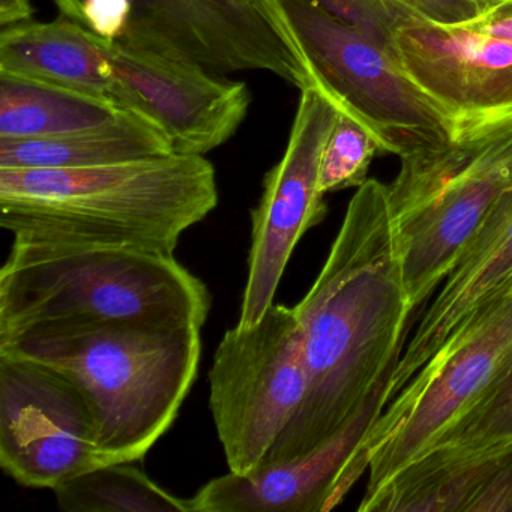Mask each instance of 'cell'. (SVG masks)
Wrapping results in <instances>:
<instances>
[{"label":"cell","instance_id":"obj_7","mask_svg":"<svg viewBox=\"0 0 512 512\" xmlns=\"http://www.w3.org/2000/svg\"><path fill=\"white\" fill-rule=\"evenodd\" d=\"M512 365V289L475 314L386 404L364 442L365 494L439 442Z\"/></svg>","mask_w":512,"mask_h":512},{"label":"cell","instance_id":"obj_10","mask_svg":"<svg viewBox=\"0 0 512 512\" xmlns=\"http://www.w3.org/2000/svg\"><path fill=\"white\" fill-rule=\"evenodd\" d=\"M337 115V106L319 88L301 89L286 151L265 176L262 196L251 212L247 286L238 322L242 328L259 323L274 305L296 244L325 220L320 161Z\"/></svg>","mask_w":512,"mask_h":512},{"label":"cell","instance_id":"obj_14","mask_svg":"<svg viewBox=\"0 0 512 512\" xmlns=\"http://www.w3.org/2000/svg\"><path fill=\"white\" fill-rule=\"evenodd\" d=\"M512 287V188L500 197L425 311L389 380L395 397L482 308Z\"/></svg>","mask_w":512,"mask_h":512},{"label":"cell","instance_id":"obj_13","mask_svg":"<svg viewBox=\"0 0 512 512\" xmlns=\"http://www.w3.org/2000/svg\"><path fill=\"white\" fill-rule=\"evenodd\" d=\"M106 49L134 110L163 128L175 154L206 155L224 145L247 118L251 94L244 82L119 41L106 40Z\"/></svg>","mask_w":512,"mask_h":512},{"label":"cell","instance_id":"obj_18","mask_svg":"<svg viewBox=\"0 0 512 512\" xmlns=\"http://www.w3.org/2000/svg\"><path fill=\"white\" fill-rule=\"evenodd\" d=\"M122 110L103 101L0 74V139H43L103 127Z\"/></svg>","mask_w":512,"mask_h":512},{"label":"cell","instance_id":"obj_20","mask_svg":"<svg viewBox=\"0 0 512 512\" xmlns=\"http://www.w3.org/2000/svg\"><path fill=\"white\" fill-rule=\"evenodd\" d=\"M377 152L382 148L376 136L352 113L338 109L320 161V191L326 196L361 187Z\"/></svg>","mask_w":512,"mask_h":512},{"label":"cell","instance_id":"obj_26","mask_svg":"<svg viewBox=\"0 0 512 512\" xmlns=\"http://www.w3.org/2000/svg\"><path fill=\"white\" fill-rule=\"evenodd\" d=\"M470 2H473V4H475L479 10L484 11L487 10V8H491L494 7V5L500 4V2H503V0H470Z\"/></svg>","mask_w":512,"mask_h":512},{"label":"cell","instance_id":"obj_22","mask_svg":"<svg viewBox=\"0 0 512 512\" xmlns=\"http://www.w3.org/2000/svg\"><path fill=\"white\" fill-rule=\"evenodd\" d=\"M329 13L391 49L395 31L415 19L391 0H314Z\"/></svg>","mask_w":512,"mask_h":512},{"label":"cell","instance_id":"obj_19","mask_svg":"<svg viewBox=\"0 0 512 512\" xmlns=\"http://www.w3.org/2000/svg\"><path fill=\"white\" fill-rule=\"evenodd\" d=\"M133 463L94 467L53 488L65 512H191L179 499L152 481Z\"/></svg>","mask_w":512,"mask_h":512},{"label":"cell","instance_id":"obj_9","mask_svg":"<svg viewBox=\"0 0 512 512\" xmlns=\"http://www.w3.org/2000/svg\"><path fill=\"white\" fill-rule=\"evenodd\" d=\"M106 464L91 409L55 368L0 353V466L29 488H55Z\"/></svg>","mask_w":512,"mask_h":512},{"label":"cell","instance_id":"obj_24","mask_svg":"<svg viewBox=\"0 0 512 512\" xmlns=\"http://www.w3.org/2000/svg\"><path fill=\"white\" fill-rule=\"evenodd\" d=\"M34 13L31 0H0V26L2 28L31 22Z\"/></svg>","mask_w":512,"mask_h":512},{"label":"cell","instance_id":"obj_2","mask_svg":"<svg viewBox=\"0 0 512 512\" xmlns=\"http://www.w3.org/2000/svg\"><path fill=\"white\" fill-rule=\"evenodd\" d=\"M218 205L205 155L86 169H0V227L16 241L133 245L173 254Z\"/></svg>","mask_w":512,"mask_h":512},{"label":"cell","instance_id":"obj_6","mask_svg":"<svg viewBox=\"0 0 512 512\" xmlns=\"http://www.w3.org/2000/svg\"><path fill=\"white\" fill-rule=\"evenodd\" d=\"M308 76L400 160L443 148L454 121L407 76L391 49L314 0H251Z\"/></svg>","mask_w":512,"mask_h":512},{"label":"cell","instance_id":"obj_23","mask_svg":"<svg viewBox=\"0 0 512 512\" xmlns=\"http://www.w3.org/2000/svg\"><path fill=\"white\" fill-rule=\"evenodd\" d=\"M415 19L437 25H458L482 13L470 0H391Z\"/></svg>","mask_w":512,"mask_h":512},{"label":"cell","instance_id":"obj_1","mask_svg":"<svg viewBox=\"0 0 512 512\" xmlns=\"http://www.w3.org/2000/svg\"><path fill=\"white\" fill-rule=\"evenodd\" d=\"M293 310L307 391L262 466L301 457L334 436L392 377L403 355L415 308L388 185L368 179L356 188L319 277Z\"/></svg>","mask_w":512,"mask_h":512},{"label":"cell","instance_id":"obj_27","mask_svg":"<svg viewBox=\"0 0 512 512\" xmlns=\"http://www.w3.org/2000/svg\"><path fill=\"white\" fill-rule=\"evenodd\" d=\"M511 289H512V287H511ZM511 289H509V290H511Z\"/></svg>","mask_w":512,"mask_h":512},{"label":"cell","instance_id":"obj_11","mask_svg":"<svg viewBox=\"0 0 512 512\" xmlns=\"http://www.w3.org/2000/svg\"><path fill=\"white\" fill-rule=\"evenodd\" d=\"M391 50L454 125L512 107V0L458 25L409 20Z\"/></svg>","mask_w":512,"mask_h":512},{"label":"cell","instance_id":"obj_3","mask_svg":"<svg viewBox=\"0 0 512 512\" xmlns=\"http://www.w3.org/2000/svg\"><path fill=\"white\" fill-rule=\"evenodd\" d=\"M202 329L140 322L41 326L0 353L55 368L76 385L106 464L134 463L172 427L199 371Z\"/></svg>","mask_w":512,"mask_h":512},{"label":"cell","instance_id":"obj_12","mask_svg":"<svg viewBox=\"0 0 512 512\" xmlns=\"http://www.w3.org/2000/svg\"><path fill=\"white\" fill-rule=\"evenodd\" d=\"M389 380L322 445L293 460L263 464L247 475L229 472L211 479L188 499L191 512L331 511L368 470L364 442L391 401Z\"/></svg>","mask_w":512,"mask_h":512},{"label":"cell","instance_id":"obj_4","mask_svg":"<svg viewBox=\"0 0 512 512\" xmlns=\"http://www.w3.org/2000/svg\"><path fill=\"white\" fill-rule=\"evenodd\" d=\"M211 293L173 254L16 241L0 269V343L41 326L140 322L202 329Z\"/></svg>","mask_w":512,"mask_h":512},{"label":"cell","instance_id":"obj_16","mask_svg":"<svg viewBox=\"0 0 512 512\" xmlns=\"http://www.w3.org/2000/svg\"><path fill=\"white\" fill-rule=\"evenodd\" d=\"M0 74L67 89L122 110H134L107 55L106 38L61 16L0 32Z\"/></svg>","mask_w":512,"mask_h":512},{"label":"cell","instance_id":"obj_17","mask_svg":"<svg viewBox=\"0 0 512 512\" xmlns=\"http://www.w3.org/2000/svg\"><path fill=\"white\" fill-rule=\"evenodd\" d=\"M173 154L163 128L125 112L110 124L43 139H0V169H86Z\"/></svg>","mask_w":512,"mask_h":512},{"label":"cell","instance_id":"obj_8","mask_svg":"<svg viewBox=\"0 0 512 512\" xmlns=\"http://www.w3.org/2000/svg\"><path fill=\"white\" fill-rule=\"evenodd\" d=\"M209 385L229 472L247 475L262 466L307 391L295 310L274 304L256 325L229 329L215 352Z\"/></svg>","mask_w":512,"mask_h":512},{"label":"cell","instance_id":"obj_21","mask_svg":"<svg viewBox=\"0 0 512 512\" xmlns=\"http://www.w3.org/2000/svg\"><path fill=\"white\" fill-rule=\"evenodd\" d=\"M509 445H512V365L493 394L430 449L484 451Z\"/></svg>","mask_w":512,"mask_h":512},{"label":"cell","instance_id":"obj_15","mask_svg":"<svg viewBox=\"0 0 512 512\" xmlns=\"http://www.w3.org/2000/svg\"><path fill=\"white\" fill-rule=\"evenodd\" d=\"M362 512H512V445L484 451L433 448L398 470Z\"/></svg>","mask_w":512,"mask_h":512},{"label":"cell","instance_id":"obj_25","mask_svg":"<svg viewBox=\"0 0 512 512\" xmlns=\"http://www.w3.org/2000/svg\"><path fill=\"white\" fill-rule=\"evenodd\" d=\"M53 2H55L56 7L61 11V16L68 17V19L73 20V22L79 23L80 25L83 5H85L86 0H53ZM139 2L140 0H136L134 8L137 7Z\"/></svg>","mask_w":512,"mask_h":512},{"label":"cell","instance_id":"obj_5","mask_svg":"<svg viewBox=\"0 0 512 512\" xmlns=\"http://www.w3.org/2000/svg\"><path fill=\"white\" fill-rule=\"evenodd\" d=\"M511 188L512 107L457 122L451 143L400 160L389 202L413 308L442 286Z\"/></svg>","mask_w":512,"mask_h":512}]
</instances>
